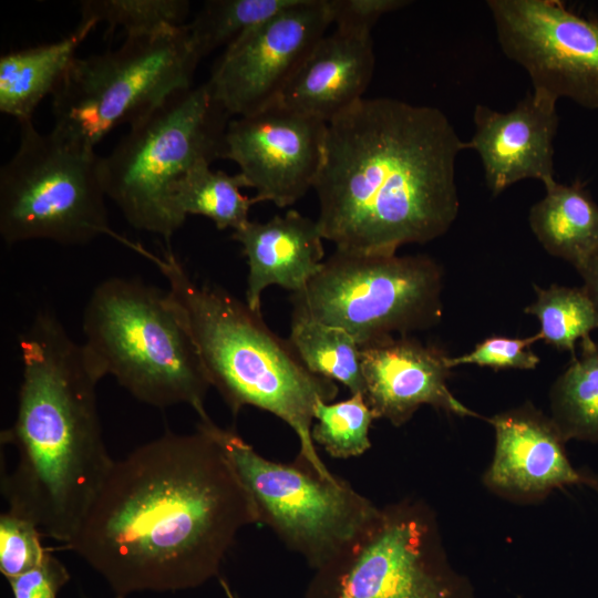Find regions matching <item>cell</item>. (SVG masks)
<instances>
[{"label":"cell","instance_id":"obj_1","mask_svg":"<svg viewBox=\"0 0 598 598\" xmlns=\"http://www.w3.org/2000/svg\"><path fill=\"white\" fill-rule=\"evenodd\" d=\"M256 504L221 446L196 425L166 432L114 461L65 548L115 591H169L217 576Z\"/></svg>","mask_w":598,"mask_h":598},{"label":"cell","instance_id":"obj_2","mask_svg":"<svg viewBox=\"0 0 598 598\" xmlns=\"http://www.w3.org/2000/svg\"><path fill=\"white\" fill-rule=\"evenodd\" d=\"M463 150L441 110L361 99L327 123L313 186L323 239L346 252L393 255L443 236L460 210L455 164Z\"/></svg>","mask_w":598,"mask_h":598},{"label":"cell","instance_id":"obj_3","mask_svg":"<svg viewBox=\"0 0 598 598\" xmlns=\"http://www.w3.org/2000/svg\"><path fill=\"white\" fill-rule=\"evenodd\" d=\"M19 348L17 416L1 433V444L16 448L17 463L1 475V493L7 512L66 545L114 464L97 412L102 377L50 311L35 316L19 336Z\"/></svg>","mask_w":598,"mask_h":598},{"label":"cell","instance_id":"obj_4","mask_svg":"<svg viewBox=\"0 0 598 598\" xmlns=\"http://www.w3.org/2000/svg\"><path fill=\"white\" fill-rule=\"evenodd\" d=\"M135 249L166 278L167 298L192 337L212 386L231 413L250 405L276 415L298 436L297 461L320 477L337 481L311 436L315 406L334 400L337 383L310 372L261 313L223 288L193 280L171 249L161 257L141 246Z\"/></svg>","mask_w":598,"mask_h":598},{"label":"cell","instance_id":"obj_5","mask_svg":"<svg viewBox=\"0 0 598 598\" xmlns=\"http://www.w3.org/2000/svg\"><path fill=\"white\" fill-rule=\"evenodd\" d=\"M82 343L102 379L115 378L135 399L156 408L187 404L207 416L212 384L197 349L166 291L141 280L100 282L84 308Z\"/></svg>","mask_w":598,"mask_h":598},{"label":"cell","instance_id":"obj_6","mask_svg":"<svg viewBox=\"0 0 598 598\" xmlns=\"http://www.w3.org/2000/svg\"><path fill=\"white\" fill-rule=\"evenodd\" d=\"M230 117L207 83L179 90L101 156L106 197L133 228L162 236L169 248L185 223L172 204V186L197 163L224 158Z\"/></svg>","mask_w":598,"mask_h":598},{"label":"cell","instance_id":"obj_7","mask_svg":"<svg viewBox=\"0 0 598 598\" xmlns=\"http://www.w3.org/2000/svg\"><path fill=\"white\" fill-rule=\"evenodd\" d=\"M199 61L185 25L76 56L52 94V132L94 150L116 126L132 125L173 93L192 87Z\"/></svg>","mask_w":598,"mask_h":598},{"label":"cell","instance_id":"obj_8","mask_svg":"<svg viewBox=\"0 0 598 598\" xmlns=\"http://www.w3.org/2000/svg\"><path fill=\"white\" fill-rule=\"evenodd\" d=\"M442 289V267L429 256L336 249L290 301L293 317L340 328L362 348L436 326Z\"/></svg>","mask_w":598,"mask_h":598},{"label":"cell","instance_id":"obj_9","mask_svg":"<svg viewBox=\"0 0 598 598\" xmlns=\"http://www.w3.org/2000/svg\"><path fill=\"white\" fill-rule=\"evenodd\" d=\"M20 124L19 144L0 169V235L8 245L47 239L85 245L113 235L101 177V156L32 120Z\"/></svg>","mask_w":598,"mask_h":598},{"label":"cell","instance_id":"obj_10","mask_svg":"<svg viewBox=\"0 0 598 598\" xmlns=\"http://www.w3.org/2000/svg\"><path fill=\"white\" fill-rule=\"evenodd\" d=\"M306 598H468V590L448 564L433 511L403 499L381 507L315 569Z\"/></svg>","mask_w":598,"mask_h":598},{"label":"cell","instance_id":"obj_11","mask_svg":"<svg viewBox=\"0 0 598 598\" xmlns=\"http://www.w3.org/2000/svg\"><path fill=\"white\" fill-rule=\"evenodd\" d=\"M198 426L221 446L256 504L259 523L318 569L364 529L380 507L339 477L328 481L299 463L260 455L234 430L207 415Z\"/></svg>","mask_w":598,"mask_h":598},{"label":"cell","instance_id":"obj_12","mask_svg":"<svg viewBox=\"0 0 598 598\" xmlns=\"http://www.w3.org/2000/svg\"><path fill=\"white\" fill-rule=\"evenodd\" d=\"M498 44L533 89L598 110V18L557 0H488Z\"/></svg>","mask_w":598,"mask_h":598},{"label":"cell","instance_id":"obj_13","mask_svg":"<svg viewBox=\"0 0 598 598\" xmlns=\"http://www.w3.org/2000/svg\"><path fill=\"white\" fill-rule=\"evenodd\" d=\"M330 24L327 0H297L245 31L214 64L206 82L214 99L231 117L278 102Z\"/></svg>","mask_w":598,"mask_h":598},{"label":"cell","instance_id":"obj_14","mask_svg":"<svg viewBox=\"0 0 598 598\" xmlns=\"http://www.w3.org/2000/svg\"><path fill=\"white\" fill-rule=\"evenodd\" d=\"M327 123L275 102L230 120L224 158L239 166L254 203L293 205L313 188L326 151Z\"/></svg>","mask_w":598,"mask_h":598},{"label":"cell","instance_id":"obj_15","mask_svg":"<svg viewBox=\"0 0 598 598\" xmlns=\"http://www.w3.org/2000/svg\"><path fill=\"white\" fill-rule=\"evenodd\" d=\"M473 122L475 130L465 142V150L478 154L485 184L493 196L524 179H537L544 187L556 182L557 100L532 90L506 112L477 104Z\"/></svg>","mask_w":598,"mask_h":598},{"label":"cell","instance_id":"obj_16","mask_svg":"<svg viewBox=\"0 0 598 598\" xmlns=\"http://www.w3.org/2000/svg\"><path fill=\"white\" fill-rule=\"evenodd\" d=\"M495 430V452L484 475L487 487L511 499L534 501L550 491L585 484L598 491V480L570 464L565 437L551 417L527 403L488 419Z\"/></svg>","mask_w":598,"mask_h":598},{"label":"cell","instance_id":"obj_17","mask_svg":"<svg viewBox=\"0 0 598 598\" xmlns=\"http://www.w3.org/2000/svg\"><path fill=\"white\" fill-rule=\"evenodd\" d=\"M364 399L375 419L394 426L405 424L429 404L460 416H478L447 386L448 355L409 336L390 337L360 350Z\"/></svg>","mask_w":598,"mask_h":598},{"label":"cell","instance_id":"obj_18","mask_svg":"<svg viewBox=\"0 0 598 598\" xmlns=\"http://www.w3.org/2000/svg\"><path fill=\"white\" fill-rule=\"evenodd\" d=\"M247 258L245 302L261 313L264 290L277 285L292 293L301 291L323 264V237L317 220L288 210L265 223L249 220L233 231Z\"/></svg>","mask_w":598,"mask_h":598},{"label":"cell","instance_id":"obj_19","mask_svg":"<svg viewBox=\"0 0 598 598\" xmlns=\"http://www.w3.org/2000/svg\"><path fill=\"white\" fill-rule=\"evenodd\" d=\"M371 35H323L285 87L279 102L326 123L358 101L374 71Z\"/></svg>","mask_w":598,"mask_h":598},{"label":"cell","instance_id":"obj_20","mask_svg":"<svg viewBox=\"0 0 598 598\" xmlns=\"http://www.w3.org/2000/svg\"><path fill=\"white\" fill-rule=\"evenodd\" d=\"M97 23L81 19L66 37L45 44L10 51L0 58V112L19 123L53 94L76 58L75 52Z\"/></svg>","mask_w":598,"mask_h":598},{"label":"cell","instance_id":"obj_21","mask_svg":"<svg viewBox=\"0 0 598 598\" xmlns=\"http://www.w3.org/2000/svg\"><path fill=\"white\" fill-rule=\"evenodd\" d=\"M545 189L529 209V227L549 255L577 268L598 249V204L580 181Z\"/></svg>","mask_w":598,"mask_h":598},{"label":"cell","instance_id":"obj_22","mask_svg":"<svg viewBox=\"0 0 598 598\" xmlns=\"http://www.w3.org/2000/svg\"><path fill=\"white\" fill-rule=\"evenodd\" d=\"M243 176L229 175L224 171L210 169L203 161L187 171L171 189L172 204L176 213L186 219L188 215H200L212 219L217 229H240L248 221L252 197L245 196Z\"/></svg>","mask_w":598,"mask_h":598},{"label":"cell","instance_id":"obj_23","mask_svg":"<svg viewBox=\"0 0 598 598\" xmlns=\"http://www.w3.org/2000/svg\"><path fill=\"white\" fill-rule=\"evenodd\" d=\"M551 420L565 440L598 442V343L580 340L574 355L550 390Z\"/></svg>","mask_w":598,"mask_h":598},{"label":"cell","instance_id":"obj_24","mask_svg":"<svg viewBox=\"0 0 598 598\" xmlns=\"http://www.w3.org/2000/svg\"><path fill=\"white\" fill-rule=\"evenodd\" d=\"M289 343L313 374L340 382L364 396L360 346L344 330L306 318H291Z\"/></svg>","mask_w":598,"mask_h":598},{"label":"cell","instance_id":"obj_25","mask_svg":"<svg viewBox=\"0 0 598 598\" xmlns=\"http://www.w3.org/2000/svg\"><path fill=\"white\" fill-rule=\"evenodd\" d=\"M536 300L525 308V313L538 319L540 340L575 354L576 342L598 328V313L586 290L577 287L551 285L535 286Z\"/></svg>","mask_w":598,"mask_h":598},{"label":"cell","instance_id":"obj_26","mask_svg":"<svg viewBox=\"0 0 598 598\" xmlns=\"http://www.w3.org/2000/svg\"><path fill=\"white\" fill-rule=\"evenodd\" d=\"M297 0H210L186 23L190 43L202 60L228 47L245 31L272 18Z\"/></svg>","mask_w":598,"mask_h":598},{"label":"cell","instance_id":"obj_27","mask_svg":"<svg viewBox=\"0 0 598 598\" xmlns=\"http://www.w3.org/2000/svg\"><path fill=\"white\" fill-rule=\"evenodd\" d=\"M186 0H85L81 19L106 24V33L121 28L125 38L158 35L181 29L189 13Z\"/></svg>","mask_w":598,"mask_h":598},{"label":"cell","instance_id":"obj_28","mask_svg":"<svg viewBox=\"0 0 598 598\" xmlns=\"http://www.w3.org/2000/svg\"><path fill=\"white\" fill-rule=\"evenodd\" d=\"M374 419L362 394L339 402L318 401L311 436L332 457L359 456L371 447L369 433Z\"/></svg>","mask_w":598,"mask_h":598},{"label":"cell","instance_id":"obj_29","mask_svg":"<svg viewBox=\"0 0 598 598\" xmlns=\"http://www.w3.org/2000/svg\"><path fill=\"white\" fill-rule=\"evenodd\" d=\"M30 520L9 512L0 516V571L9 580L38 566L50 551Z\"/></svg>","mask_w":598,"mask_h":598},{"label":"cell","instance_id":"obj_30","mask_svg":"<svg viewBox=\"0 0 598 598\" xmlns=\"http://www.w3.org/2000/svg\"><path fill=\"white\" fill-rule=\"evenodd\" d=\"M538 340V333L527 338L493 336L477 343L468 353L448 357L447 365L450 369L462 364H476L494 370H533L540 359L530 350V346Z\"/></svg>","mask_w":598,"mask_h":598},{"label":"cell","instance_id":"obj_31","mask_svg":"<svg viewBox=\"0 0 598 598\" xmlns=\"http://www.w3.org/2000/svg\"><path fill=\"white\" fill-rule=\"evenodd\" d=\"M411 3L406 0H327L336 30L354 35H371L378 20Z\"/></svg>","mask_w":598,"mask_h":598},{"label":"cell","instance_id":"obj_32","mask_svg":"<svg viewBox=\"0 0 598 598\" xmlns=\"http://www.w3.org/2000/svg\"><path fill=\"white\" fill-rule=\"evenodd\" d=\"M69 579L65 566L49 551L38 566L8 581L14 598H56Z\"/></svg>","mask_w":598,"mask_h":598},{"label":"cell","instance_id":"obj_33","mask_svg":"<svg viewBox=\"0 0 598 598\" xmlns=\"http://www.w3.org/2000/svg\"><path fill=\"white\" fill-rule=\"evenodd\" d=\"M576 269L584 280L582 288L588 293L598 313V249Z\"/></svg>","mask_w":598,"mask_h":598},{"label":"cell","instance_id":"obj_34","mask_svg":"<svg viewBox=\"0 0 598 598\" xmlns=\"http://www.w3.org/2000/svg\"><path fill=\"white\" fill-rule=\"evenodd\" d=\"M220 585L224 589V592L225 595L227 596V598H238L234 591L230 589L229 585L227 584V581L225 579H220Z\"/></svg>","mask_w":598,"mask_h":598},{"label":"cell","instance_id":"obj_35","mask_svg":"<svg viewBox=\"0 0 598 598\" xmlns=\"http://www.w3.org/2000/svg\"><path fill=\"white\" fill-rule=\"evenodd\" d=\"M117 598H123V597H117Z\"/></svg>","mask_w":598,"mask_h":598}]
</instances>
